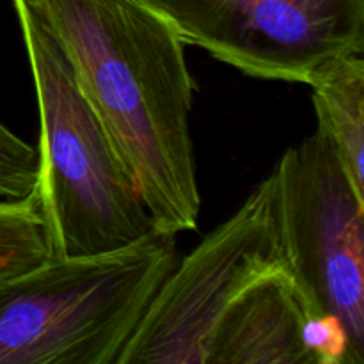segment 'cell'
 <instances>
[{
    "instance_id": "1",
    "label": "cell",
    "mask_w": 364,
    "mask_h": 364,
    "mask_svg": "<svg viewBox=\"0 0 364 364\" xmlns=\"http://www.w3.org/2000/svg\"><path fill=\"white\" fill-rule=\"evenodd\" d=\"M137 183L156 233L198 228L194 80L173 25L146 0H34Z\"/></svg>"
},
{
    "instance_id": "2",
    "label": "cell",
    "mask_w": 364,
    "mask_h": 364,
    "mask_svg": "<svg viewBox=\"0 0 364 364\" xmlns=\"http://www.w3.org/2000/svg\"><path fill=\"white\" fill-rule=\"evenodd\" d=\"M39 110L34 194L50 258H85L155 235L137 183L34 0H13Z\"/></svg>"
},
{
    "instance_id": "3",
    "label": "cell",
    "mask_w": 364,
    "mask_h": 364,
    "mask_svg": "<svg viewBox=\"0 0 364 364\" xmlns=\"http://www.w3.org/2000/svg\"><path fill=\"white\" fill-rule=\"evenodd\" d=\"M174 265L176 237L155 233L0 279V364H117Z\"/></svg>"
},
{
    "instance_id": "4",
    "label": "cell",
    "mask_w": 364,
    "mask_h": 364,
    "mask_svg": "<svg viewBox=\"0 0 364 364\" xmlns=\"http://www.w3.org/2000/svg\"><path fill=\"white\" fill-rule=\"evenodd\" d=\"M270 176L284 265L311 315L340 326L364 364V198L318 128Z\"/></svg>"
},
{
    "instance_id": "5",
    "label": "cell",
    "mask_w": 364,
    "mask_h": 364,
    "mask_svg": "<svg viewBox=\"0 0 364 364\" xmlns=\"http://www.w3.org/2000/svg\"><path fill=\"white\" fill-rule=\"evenodd\" d=\"M284 265L272 176L173 267L117 364H208L217 326L262 274Z\"/></svg>"
},
{
    "instance_id": "6",
    "label": "cell",
    "mask_w": 364,
    "mask_h": 364,
    "mask_svg": "<svg viewBox=\"0 0 364 364\" xmlns=\"http://www.w3.org/2000/svg\"><path fill=\"white\" fill-rule=\"evenodd\" d=\"M178 32L242 73L308 84L364 52V0H146Z\"/></svg>"
},
{
    "instance_id": "7",
    "label": "cell",
    "mask_w": 364,
    "mask_h": 364,
    "mask_svg": "<svg viewBox=\"0 0 364 364\" xmlns=\"http://www.w3.org/2000/svg\"><path fill=\"white\" fill-rule=\"evenodd\" d=\"M208 364H354L340 326L315 318L287 265L256 277L217 326Z\"/></svg>"
},
{
    "instance_id": "8",
    "label": "cell",
    "mask_w": 364,
    "mask_h": 364,
    "mask_svg": "<svg viewBox=\"0 0 364 364\" xmlns=\"http://www.w3.org/2000/svg\"><path fill=\"white\" fill-rule=\"evenodd\" d=\"M313 87L318 130L327 135L354 191L364 198V59L348 53L322 71Z\"/></svg>"
},
{
    "instance_id": "9",
    "label": "cell",
    "mask_w": 364,
    "mask_h": 364,
    "mask_svg": "<svg viewBox=\"0 0 364 364\" xmlns=\"http://www.w3.org/2000/svg\"><path fill=\"white\" fill-rule=\"evenodd\" d=\"M46 259L50 251L34 192L18 201H0V279L27 272Z\"/></svg>"
},
{
    "instance_id": "10",
    "label": "cell",
    "mask_w": 364,
    "mask_h": 364,
    "mask_svg": "<svg viewBox=\"0 0 364 364\" xmlns=\"http://www.w3.org/2000/svg\"><path fill=\"white\" fill-rule=\"evenodd\" d=\"M38 176V148L13 134L0 121V199H25L34 192Z\"/></svg>"
}]
</instances>
